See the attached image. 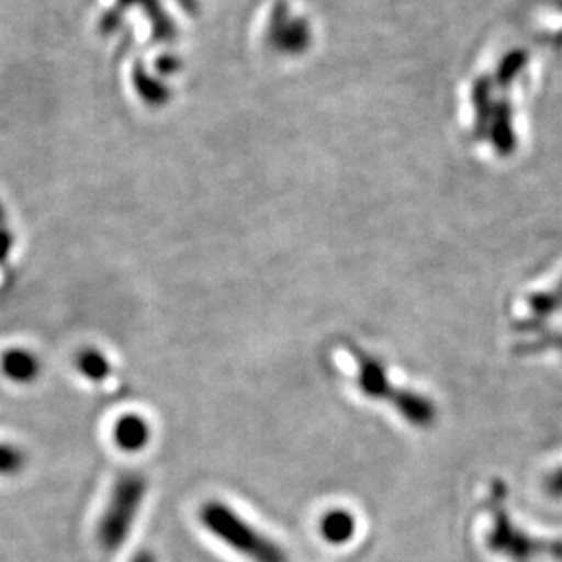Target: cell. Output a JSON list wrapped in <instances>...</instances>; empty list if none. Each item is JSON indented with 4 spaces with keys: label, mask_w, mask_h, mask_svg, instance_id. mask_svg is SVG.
<instances>
[{
    "label": "cell",
    "mask_w": 562,
    "mask_h": 562,
    "mask_svg": "<svg viewBox=\"0 0 562 562\" xmlns=\"http://www.w3.org/2000/svg\"><path fill=\"white\" fill-rule=\"evenodd\" d=\"M200 520L217 541L250 562H289V555L277 541L261 533L227 504L217 501L206 503L201 508Z\"/></svg>",
    "instance_id": "6da1fadb"
},
{
    "label": "cell",
    "mask_w": 562,
    "mask_h": 562,
    "mask_svg": "<svg viewBox=\"0 0 562 562\" xmlns=\"http://www.w3.org/2000/svg\"><path fill=\"white\" fill-rule=\"evenodd\" d=\"M352 360L357 362V384L363 395L374 401L387 402L406 418L409 424L426 427L437 417V409L429 398L415 391L401 390L391 382L385 363L380 358L362 351L360 347L349 346Z\"/></svg>",
    "instance_id": "7a4b0ae2"
},
{
    "label": "cell",
    "mask_w": 562,
    "mask_h": 562,
    "mask_svg": "<svg viewBox=\"0 0 562 562\" xmlns=\"http://www.w3.org/2000/svg\"><path fill=\"white\" fill-rule=\"evenodd\" d=\"M490 514L493 525L487 533V548L492 552L509 559L512 562H531L537 558H552L562 561L561 541H542L526 536L525 531L517 530L504 508V492L501 487L493 490L490 498Z\"/></svg>",
    "instance_id": "3957f363"
},
{
    "label": "cell",
    "mask_w": 562,
    "mask_h": 562,
    "mask_svg": "<svg viewBox=\"0 0 562 562\" xmlns=\"http://www.w3.org/2000/svg\"><path fill=\"white\" fill-rule=\"evenodd\" d=\"M146 482L140 475L121 476L110 495L109 506L99 520L98 537L101 547L115 552L131 536L132 525L145 501Z\"/></svg>",
    "instance_id": "277c9868"
},
{
    "label": "cell",
    "mask_w": 562,
    "mask_h": 562,
    "mask_svg": "<svg viewBox=\"0 0 562 562\" xmlns=\"http://www.w3.org/2000/svg\"><path fill=\"white\" fill-rule=\"evenodd\" d=\"M115 443L125 451H139L150 440V426L145 418L137 415H126L115 422Z\"/></svg>",
    "instance_id": "5b68a950"
},
{
    "label": "cell",
    "mask_w": 562,
    "mask_h": 562,
    "mask_svg": "<svg viewBox=\"0 0 562 562\" xmlns=\"http://www.w3.org/2000/svg\"><path fill=\"white\" fill-rule=\"evenodd\" d=\"M319 531L330 544H346L357 533V519L346 509H330L319 520Z\"/></svg>",
    "instance_id": "8992f818"
},
{
    "label": "cell",
    "mask_w": 562,
    "mask_h": 562,
    "mask_svg": "<svg viewBox=\"0 0 562 562\" xmlns=\"http://www.w3.org/2000/svg\"><path fill=\"white\" fill-rule=\"evenodd\" d=\"M5 373L16 382H30L38 374L37 358L26 351H11L4 358Z\"/></svg>",
    "instance_id": "52a82bcc"
},
{
    "label": "cell",
    "mask_w": 562,
    "mask_h": 562,
    "mask_svg": "<svg viewBox=\"0 0 562 562\" xmlns=\"http://www.w3.org/2000/svg\"><path fill=\"white\" fill-rule=\"evenodd\" d=\"M77 366H79V371L93 382H101L110 374L109 360L104 358L103 352L95 351V349L82 351L77 360Z\"/></svg>",
    "instance_id": "ba28073f"
},
{
    "label": "cell",
    "mask_w": 562,
    "mask_h": 562,
    "mask_svg": "<svg viewBox=\"0 0 562 562\" xmlns=\"http://www.w3.org/2000/svg\"><path fill=\"white\" fill-rule=\"evenodd\" d=\"M21 465V453L11 446H0V471H13Z\"/></svg>",
    "instance_id": "9c48e42d"
},
{
    "label": "cell",
    "mask_w": 562,
    "mask_h": 562,
    "mask_svg": "<svg viewBox=\"0 0 562 562\" xmlns=\"http://www.w3.org/2000/svg\"><path fill=\"white\" fill-rule=\"evenodd\" d=\"M132 562H157L156 555L151 552H139Z\"/></svg>",
    "instance_id": "30bf717a"
}]
</instances>
